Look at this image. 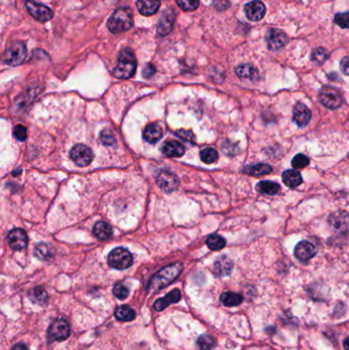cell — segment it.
Listing matches in <instances>:
<instances>
[{
  "label": "cell",
  "instance_id": "cell-1",
  "mask_svg": "<svg viewBox=\"0 0 349 350\" xmlns=\"http://www.w3.org/2000/svg\"><path fill=\"white\" fill-rule=\"evenodd\" d=\"M183 270V265L181 263H174L169 266L163 268L158 272L153 278L150 279L149 289L152 291H159L163 288L169 286L172 282L175 281L178 275Z\"/></svg>",
  "mask_w": 349,
  "mask_h": 350
},
{
  "label": "cell",
  "instance_id": "cell-2",
  "mask_svg": "<svg viewBox=\"0 0 349 350\" xmlns=\"http://www.w3.org/2000/svg\"><path fill=\"white\" fill-rule=\"evenodd\" d=\"M136 65L137 63L134 52L129 49H124L119 54L118 63L114 69L113 74L119 79H128L134 75Z\"/></svg>",
  "mask_w": 349,
  "mask_h": 350
},
{
  "label": "cell",
  "instance_id": "cell-3",
  "mask_svg": "<svg viewBox=\"0 0 349 350\" xmlns=\"http://www.w3.org/2000/svg\"><path fill=\"white\" fill-rule=\"evenodd\" d=\"M133 25L132 11L129 8H118L108 21V28L112 33H122L131 29Z\"/></svg>",
  "mask_w": 349,
  "mask_h": 350
},
{
  "label": "cell",
  "instance_id": "cell-4",
  "mask_svg": "<svg viewBox=\"0 0 349 350\" xmlns=\"http://www.w3.org/2000/svg\"><path fill=\"white\" fill-rule=\"evenodd\" d=\"M132 255L127 249H114L108 256L109 265L116 270H127L132 264Z\"/></svg>",
  "mask_w": 349,
  "mask_h": 350
},
{
  "label": "cell",
  "instance_id": "cell-5",
  "mask_svg": "<svg viewBox=\"0 0 349 350\" xmlns=\"http://www.w3.org/2000/svg\"><path fill=\"white\" fill-rule=\"evenodd\" d=\"M27 56L26 46L22 42L10 43L4 53V62L9 66H19Z\"/></svg>",
  "mask_w": 349,
  "mask_h": 350
},
{
  "label": "cell",
  "instance_id": "cell-6",
  "mask_svg": "<svg viewBox=\"0 0 349 350\" xmlns=\"http://www.w3.org/2000/svg\"><path fill=\"white\" fill-rule=\"evenodd\" d=\"M320 100L328 109H338L343 102V98L339 90L330 86H324L320 92Z\"/></svg>",
  "mask_w": 349,
  "mask_h": 350
},
{
  "label": "cell",
  "instance_id": "cell-7",
  "mask_svg": "<svg viewBox=\"0 0 349 350\" xmlns=\"http://www.w3.org/2000/svg\"><path fill=\"white\" fill-rule=\"evenodd\" d=\"M70 156H71V159L74 161L75 164L80 167H85L89 165L92 159H94V153H92V150L84 145L75 146L71 150Z\"/></svg>",
  "mask_w": 349,
  "mask_h": 350
},
{
  "label": "cell",
  "instance_id": "cell-8",
  "mask_svg": "<svg viewBox=\"0 0 349 350\" xmlns=\"http://www.w3.org/2000/svg\"><path fill=\"white\" fill-rule=\"evenodd\" d=\"M26 7H27L28 13L38 22H41V23L49 22L53 17L52 10L50 7L45 6L43 4L33 2V1H31V0H27Z\"/></svg>",
  "mask_w": 349,
  "mask_h": 350
},
{
  "label": "cell",
  "instance_id": "cell-9",
  "mask_svg": "<svg viewBox=\"0 0 349 350\" xmlns=\"http://www.w3.org/2000/svg\"><path fill=\"white\" fill-rule=\"evenodd\" d=\"M49 335L51 340L64 341L70 336V325L65 320H56L50 326Z\"/></svg>",
  "mask_w": 349,
  "mask_h": 350
},
{
  "label": "cell",
  "instance_id": "cell-10",
  "mask_svg": "<svg viewBox=\"0 0 349 350\" xmlns=\"http://www.w3.org/2000/svg\"><path fill=\"white\" fill-rule=\"evenodd\" d=\"M156 182L159 188L166 193H172L178 188L179 180L173 173L168 171H161L156 177Z\"/></svg>",
  "mask_w": 349,
  "mask_h": 350
},
{
  "label": "cell",
  "instance_id": "cell-11",
  "mask_svg": "<svg viewBox=\"0 0 349 350\" xmlns=\"http://www.w3.org/2000/svg\"><path fill=\"white\" fill-rule=\"evenodd\" d=\"M265 39H266V44L271 50H281L288 42V37L286 33L277 29H271L269 32H267Z\"/></svg>",
  "mask_w": 349,
  "mask_h": 350
},
{
  "label": "cell",
  "instance_id": "cell-12",
  "mask_svg": "<svg viewBox=\"0 0 349 350\" xmlns=\"http://www.w3.org/2000/svg\"><path fill=\"white\" fill-rule=\"evenodd\" d=\"M7 241L10 248L18 251L25 249L28 245L27 233L22 228H15L10 230L7 236Z\"/></svg>",
  "mask_w": 349,
  "mask_h": 350
},
{
  "label": "cell",
  "instance_id": "cell-13",
  "mask_svg": "<svg viewBox=\"0 0 349 350\" xmlns=\"http://www.w3.org/2000/svg\"><path fill=\"white\" fill-rule=\"evenodd\" d=\"M329 225L337 232L345 233L349 231V214L345 211H337L331 214Z\"/></svg>",
  "mask_w": 349,
  "mask_h": 350
},
{
  "label": "cell",
  "instance_id": "cell-14",
  "mask_svg": "<svg viewBox=\"0 0 349 350\" xmlns=\"http://www.w3.org/2000/svg\"><path fill=\"white\" fill-rule=\"evenodd\" d=\"M294 253L298 260H300L301 262H307L317 254V249L315 245L311 244L310 242L302 241L297 244Z\"/></svg>",
  "mask_w": 349,
  "mask_h": 350
},
{
  "label": "cell",
  "instance_id": "cell-15",
  "mask_svg": "<svg viewBox=\"0 0 349 350\" xmlns=\"http://www.w3.org/2000/svg\"><path fill=\"white\" fill-rule=\"evenodd\" d=\"M266 13V7L263 2L259 0H253L245 5V14L248 20L252 22H258L262 20Z\"/></svg>",
  "mask_w": 349,
  "mask_h": 350
},
{
  "label": "cell",
  "instance_id": "cell-16",
  "mask_svg": "<svg viewBox=\"0 0 349 350\" xmlns=\"http://www.w3.org/2000/svg\"><path fill=\"white\" fill-rule=\"evenodd\" d=\"M310 119H311L310 110L305 106L304 103L297 102L293 109L294 122L300 127H304L310 122Z\"/></svg>",
  "mask_w": 349,
  "mask_h": 350
},
{
  "label": "cell",
  "instance_id": "cell-17",
  "mask_svg": "<svg viewBox=\"0 0 349 350\" xmlns=\"http://www.w3.org/2000/svg\"><path fill=\"white\" fill-rule=\"evenodd\" d=\"M181 298V293L178 289H174L173 291L169 292V293L163 298L158 299L154 303V309L157 311H161L163 309H165L168 307L172 303H176L180 300Z\"/></svg>",
  "mask_w": 349,
  "mask_h": 350
},
{
  "label": "cell",
  "instance_id": "cell-18",
  "mask_svg": "<svg viewBox=\"0 0 349 350\" xmlns=\"http://www.w3.org/2000/svg\"><path fill=\"white\" fill-rule=\"evenodd\" d=\"M160 0H137L136 7L143 16H153L159 10Z\"/></svg>",
  "mask_w": 349,
  "mask_h": 350
},
{
  "label": "cell",
  "instance_id": "cell-19",
  "mask_svg": "<svg viewBox=\"0 0 349 350\" xmlns=\"http://www.w3.org/2000/svg\"><path fill=\"white\" fill-rule=\"evenodd\" d=\"M175 20V16H174V11L171 9L166 10L164 14L162 15L159 24H158V32L161 35H167L170 33V31L173 28V23Z\"/></svg>",
  "mask_w": 349,
  "mask_h": 350
},
{
  "label": "cell",
  "instance_id": "cell-20",
  "mask_svg": "<svg viewBox=\"0 0 349 350\" xmlns=\"http://www.w3.org/2000/svg\"><path fill=\"white\" fill-rule=\"evenodd\" d=\"M232 268H234L232 261L225 256H223L214 263V274L218 276H225L231 273Z\"/></svg>",
  "mask_w": 349,
  "mask_h": 350
},
{
  "label": "cell",
  "instance_id": "cell-21",
  "mask_svg": "<svg viewBox=\"0 0 349 350\" xmlns=\"http://www.w3.org/2000/svg\"><path fill=\"white\" fill-rule=\"evenodd\" d=\"M162 151H163V154L167 157L178 158L184 154V148L178 142L169 141V142H166L164 144V146H163Z\"/></svg>",
  "mask_w": 349,
  "mask_h": 350
},
{
  "label": "cell",
  "instance_id": "cell-22",
  "mask_svg": "<svg viewBox=\"0 0 349 350\" xmlns=\"http://www.w3.org/2000/svg\"><path fill=\"white\" fill-rule=\"evenodd\" d=\"M282 178H283L284 183L288 186V188H291V189L297 188L298 185H300L302 183L301 174L297 170H294V169L286 170L282 174Z\"/></svg>",
  "mask_w": 349,
  "mask_h": 350
},
{
  "label": "cell",
  "instance_id": "cell-23",
  "mask_svg": "<svg viewBox=\"0 0 349 350\" xmlns=\"http://www.w3.org/2000/svg\"><path fill=\"white\" fill-rule=\"evenodd\" d=\"M163 135L162 128L158 124L149 125L144 131V138L150 144H155L160 141Z\"/></svg>",
  "mask_w": 349,
  "mask_h": 350
},
{
  "label": "cell",
  "instance_id": "cell-24",
  "mask_svg": "<svg viewBox=\"0 0 349 350\" xmlns=\"http://www.w3.org/2000/svg\"><path fill=\"white\" fill-rule=\"evenodd\" d=\"M94 233L100 240H108L113 235V229L109 224L104 223V221H99L94 226Z\"/></svg>",
  "mask_w": 349,
  "mask_h": 350
},
{
  "label": "cell",
  "instance_id": "cell-25",
  "mask_svg": "<svg viewBox=\"0 0 349 350\" xmlns=\"http://www.w3.org/2000/svg\"><path fill=\"white\" fill-rule=\"evenodd\" d=\"M245 173L253 175V176H262V175L270 174L273 172V168L269 164H263V163H259V164L255 165H248L243 170Z\"/></svg>",
  "mask_w": 349,
  "mask_h": 350
},
{
  "label": "cell",
  "instance_id": "cell-26",
  "mask_svg": "<svg viewBox=\"0 0 349 350\" xmlns=\"http://www.w3.org/2000/svg\"><path fill=\"white\" fill-rule=\"evenodd\" d=\"M256 190L260 194H265V195H275L281 190V186L278 183L270 181V180H264L260 181L256 185Z\"/></svg>",
  "mask_w": 349,
  "mask_h": 350
},
{
  "label": "cell",
  "instance_id": "cell-27",
  "mask_svg": "<svg viewBox=\"0 0 349 350\" xmlns=\"http://www.w3.org/2000/svg\"><path fill=\"white\" fill-rule=\"evenodd\" d=\"M29 298L32 302L37 303V304H46L49 301V295L42 287H36L30 291Z\"/></svg>",
  "mask_w": 349,
  "mask_h": 350
},
{
  "label": "cell",
  "instance_id": "cell-28",
  "mask_svg": "<svg viewBox=\"0 0 349 350\" xmlns=\"http://www.w3.org/2000/svg\"><path fill=\"white\" fill-rule=\"evenodd\" d=\"M236 73L243 79H255L258 77V72L252 65L243 64L236 69Z\"/></svg>",
  "mask_w": 349,
  "mask_h": 350
},
{
  "label": "cell",
  "instance_id": "cell-29",
  "mask_svg": "<svg viewBox=\"0 0 349 350\" xmlns=\"http://www.w3.org/2000/svg\"><path fill=\"white\" fill-rule=\"evenodd\" d=\"M115 317L116 319L122 322H130L135 319L136 313L128 305H122L115 310Z\"/></svg>",
  "mask_w": 349,
  "mask_h": 350
},
{
  "label": "cell",
  "instance_id": "cell-30",
  "mask_svg": "<svg viewBox=\"0 0 349 350\" xmlns=\"http://www.w3.org/2000/svg\"><path fill=\"white\" fill-rule=\"evenodd\" d=\"M220 301L223 302V304L227 307L231 306H238L243 302V296L237 293H232V292H225L220 296Z\"/></svg>",
  "mask_w": 349,
  "mask_h": 350
},
{
  "label": "cell",
  "instance_id": "cell-31",
  "mask_svg": "<svg viewBox=\"0 0 349 350\" xmlns=\"http://www.w3.org/2000/svg\"><path fill=\"white\" fill-rule=\"evenodd\" d=\"M35 256L38 259L41 260H50L53 257V250L50 246H49L48 244H38L36 247H35V251H34Z\"/></svg>",
  "mask_w": 349,
  "mask_h": 350
},
{
  "label": "cell",
  "instance_id": "cell-32",
  "mask_svg": "<svg viewBox=\"0 0 349 350\" xmlns=\"http://www.w3.org/2000/svg\"><path fill=\"white\" fill-rule=\"evenodd\" d=\"M206 244L209 249H211L213 251H218V250H222L225 246L226 242L223 237H220L218 235H212L207 239Z\"/></svg>",
  "mask_w": 349,
  "mask_h": 350
},
{
  "label": "cell",
  "instance_id": "cell-33",
  "mask_svg": "<svg viewBox=\"0 0 349 350\" xmlns=\"http://www.w3.org/2000/svg\"><path fill=\"white\" fill-rule=\"evenodd\" d=\"M201 160L206 163V164H212V163L216 162L218 159V153L217 150L212 149V148H207L201 150L200 153Z\"/></svg>",
  "mask_w": 349,
  "mask_h": 350
},
{
  "label": "cell",
  "instance_id": "cell-34",
  "mask_svg": "<svg viewBox=\"0 0 349 350\" xmlns=\"http://www.w3.org/2000/svg\"><path fill=\"white\" fill-rule=\"evenodd\" d=\"M200 350H211L215 345V340L210 335H202L197 340Z\"/></svg>",
  "mask_w": 349,
  "mask_h": 350
},
{
  "label": "cell",
  "instance_id": "cell-35",
  "mask_svg": "<svg viewBox=\"0 0 349 350\" xmlns=\"http://www.w3.org/2000/svg\"><path fill=\"white\" fill-rule=\"evenodd\" d=\"M328 58V52L323 48H318L316 50H313L311 53V60L312 62H315L319 65L323 64L325 60Z\"/></svg>",
  "mask_w": 349,
  "mask_h": 350
},
{
  "label": "cell",
  "instance_id": "cell-36",
  "mask_svg": "<svg viewBox=\"0 0 349 350\" xmlns=\"http://www.w3.org/2000/svg\"><path fill=\"white\" fill-rule=\"evenodd\" d=\"M176 3L184 11H193L199 6L200 0H176Z\"/></svg>",
  "mask_w": 349,
  "mask_h": 350
},
{
  "label": "cell",
  "instance_id": "cell-37",
  "mask_svg": "<svg viewBox=\"0 0 349 350\" xmlns=\"http://www.w3.org/2000/svg\"><path fill=\"white\" fill-rule=\"evenodd\" d=\"M100 142L104 146H114L116 144V138L114 132L111 129H103L100 132Z\"/></svg>",
  "mask_w": 349,
  "mask_h": 350
},
{
  "label": "cell",
  "instance_id": "cell-38",
  "mask_svg": "<svg viewBox=\"0 0 349 350\" xmlns=\"http://www.w3.org/2000/svg\"><path fill=\"white\" fill-rule=\"evenodd\" d=\"M113 293L118 299L124 300L128 297V295H129V290H128V288L126 286H124L123 284L117 283L114 286Z\"/></svg>",
  "mask_w": 349,
  "mask_h": 350
},
{
  "label": "cell",
  "instance_id": "cell-39",
  "mask_svg": "<svg viewBox=\"0 0 349 350\" xmlns=\"http://www.w3.org/2000/svg\"><path fill=\"white\" fill-rule=\"evenodd\" d=\"M308 164H309V159L303 154L296 155L292 160V166L295 169H302L306 167Z\"/></svg>",
  "mask_w": 349,
  "mask_h": 350
},
{
  "label": "cell",
  "instance_id": "cell-40",
  "mask_svg": "<svg viewBox=\"0 0 349 350\" xmlns=\"http://www.w3.org/2000/svg\"><path fill=\"white\" fill-rule=\"evenodd\" d=\"M334 21L340 28H343V29L349 28V11H346V13L337 14L335 16Z\"/></svg>",
  "mask_w": 349,
  "mask_h": 350
},
{
  "label": "cell",
  "instance_id": "cell-41",
  "mask_svg": "<svg viewBox=\"0 0 349 350\" xmlns=\"http://www.w3.org/2000/svg\"><path fill=\"white\" fill-rule=\"evenodd\" d=\"M14 134H15V137L18 139V141L24 142L25 139L27 138V129H26V127L23 126V125H18V126H16L15 129H14Z\"/></svg>",
  "mask_w": 349,
  "mask_h": 350
},
{
  "label": "cell",
  "instance_id": "cell-42",
  "mask_svg": "<svg viewBox=\"0 0 349 350\" xmlns=\"http://www.w3.org/2000/svg\"><path fill=\"white\" fill-rule=\"evenodd\" d=\"M177 135L181 138H183L184 141H187V142H191L194 144L195 142V136L193 134L192 131H188V130H178L177 132Z\"/></svg>",
  "mask_w": 349,
  "mask_h": 350
},
{
  "label": "cell",
  "instance_id": "cell-43",
  "mask_svg": "<svg viewBox=\"0 0 349 350\" xmlns=\"http://www.w3.org/2000/svg\"><path fill=\"white\" fill-rule=\"evenodd\" d=\"M340 69L342 73L349 76V56L343 57L340 62Z\"/></svg>",
  "mask_w": 349,
  "mask_h": 350
},
{
  "label": "cell",
  "instance_id": "cell-44",
  "mask_svg": "<svg viewBox=\"0 0 349 350\" xmlns=\"http://www.w3.org/2000/svg\"><path fill=\"white\" fill-rule=\"evenodd\" d=\"M213 4L217 9L224 10V9H226L229 6V1H228V0H214Z\"/></svg>",
  "mask_w": 349,
  "mask_h": 350
},
{
  "label": "cell",
  "instance_id": "cell-45",
  "mask_svg": "<svg viewBox=\"0 0 349 350\" xmlns=\"http://www.w3.org/2000/svg\"><path fill=\"white\" fill-rule=\"evenodd\" d=\"M155 71H156V70H155V68H154L152 65H148V66L144 69V72H143L144 77H146V78L152 77V76L154 75Z\"/></svg>",
  "mask_w": 349,
  "mask_h": 350
},
{
  "label": "cell",
  "instance_id": "cell-46",
  "mask_svg": "<svg viewBox=\"0 0 349 350\" xmlns=\"http://www.w3.org/2000/svg\"><path fill=\"white\" fill-rule=\"evenodd\" d=\"M11 350H28V348H27V346H26L25 344L19 343V344L15 345V346L13 347V349H11Z\"/></svg>",
  "mask_w": 349,
  "mask_h": 350
},
{
  "label": "cell",
  "instance_id": "cell-47",
  "mask_svg": "<svg viewBox=\"0 0 349 350\" xmlns=\"http://www.w3.org/2000/svg\"><path fill=\"white\" fill-rule=\"evenodd\" d=\"M343 346H344V349H345V350H349V337L346 338V339L344 340Z\"/></svg>",
  "mask_w": 349,
  "mask_h": 350
}]
</instances>
